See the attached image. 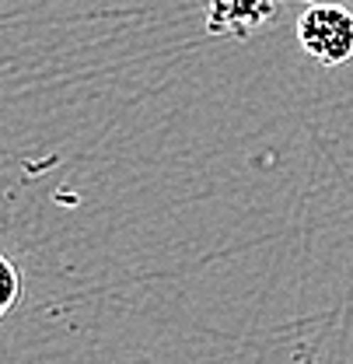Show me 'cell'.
Returning a JSON list of instances; mask_svg holds the SVG:
<instances>
[{
  "label": "cell",
  "mask_w": 353,
  "mask_h": 364,
  "mask_svg": "<svg viewBox=\"0 0 353 364\" xmlns=\"http://www.w3.org/2000/svg\"><path fill=\"white\" fill-rule=\"evenodd\" d=\"M294 36L318 67H343L353 60V11L340 4H305Z\"/></svg>",
  "instance_id": "obj_1"
},
{
  "label": "cell",
  "mask_w": 353,
  "mask_h": 364,
  "mask_svg": "<svg viewBox=\"0 0 353 364\" xmlns=\"http://www.w3.org/2000/svg\"><path fill=\"white\" fill-rule=\"evenodd\" d=\"M276 4L280 0H217L207 7V32L227 36V39H245L276 14Z\"/></svg>",
  "instance_id": "obj_2"
},
{
  "label": "cell",
  "mask_w": 353,
  "mask_h": 364,
  "mask_svg": "<svg viewBox=\"0 0 353 364\" xmlns=\"http://www.w3.org/2000/svg\"><path fill=\"white\" fill-rule=\"evenodd\" d=\"M0 270H4V301H0V312L7 316L18 305V298H21V270H18V263L7 252L0 256Z\"/></svg>",
  "instance_id": "obj_3"
},
{
  "label": "cell",
  "mask_w": 353,
  "mask_h": 364,
  "mask_svg": "<svg viewBox=\"0 0 353 364\" xmlns=\"http://www.w3.org/2000/svg\"><path fill=\"white\" fill-rule=\"evenodd\" d=\"M315 4H340V7H347V11H353V0H315Z\"/></svg>",
  "instance_id": "obj_4"
},
{
  "label": "cell",
  "mask_w": 353,
  "mask_h": 364,
  "mask_svg": "<svg viewBox=\"0 0 353 364\" xmlns=\"http://www.w3.org/2000/svg\"><path fill=\"white\" fill-rule=\"evenodd\" d=\"M301 4H315V0H301Z\"/></svg>",
  "instance_id": "obj_5"
}]
</instances>
